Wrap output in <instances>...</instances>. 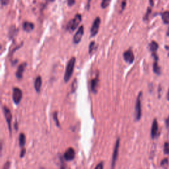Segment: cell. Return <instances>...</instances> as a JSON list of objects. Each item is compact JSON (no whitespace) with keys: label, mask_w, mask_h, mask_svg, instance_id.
Masks as SVG:
<instances>
[{"label":"cell","mask_w":169,"mask_h":169,"mask_svg":"<svg viewBox=\"0 0 169 169\" xmlns=\"http://www.w3.org/2000/svg\"><path fill=\"white\" fill-rule=\"evenodd\" d=\"M75 61H76V59L74 57H71V58L70 60V61H68L66 72H65V75H64V81L66 83H67L69 81H70V79H71V77L73 75L75 65Z\"/></svg>","instance_id":"cell-1"},{"label":"cell","mask_w":169,"mask_h":169,"mask_svg":"<svg viewBox=\"0 0 169 169\" xmlns=\"http://www.w3.org/2000/svg\"><path fill=\"white\" fill-rule=\"evenodd\" d=\"M81 20V15L77 14L74 19H71L70 21H69L67 25V29L70 30V31H74V30L78 28V26H79Z\"/></svg>","instance_id":"cell-2"},{"label":"cell","mask_w":169,"mask_h":169,"mask_svg":"<svg viewBox=\"0 0 169 169\" xmlns=\"http://www.w3.org/2000/svg\"><path fill=\"white\" fill-rule=\"evenodd\" d=\"M141 97H142V93L140 92L137 97L136 106H135V116H136V120L137 121L140 120L141 118Z\"/></svg>","instance_id":"cell-3"},{"label":"cell","mask_w":169,"mask_h":169,"mask_svg":"<svg viewBox=\"0 0 169 169\" xmlns=\"http://www.w3.org/2000/svg\"><path fill=\"white\" fill-rule=\"evenodd\" d=\"M120 138H118L116 142V144H115V147H114V149L113 151L112 163H111V169H114L115 166H116V161L118 159L119 147H120Z\"/></svg>","instance_id":"cell-4"},{"label":"cell","mask_w":169,"mask_h":169,"mask_svg":"<svg viewBox=\"0 0 169 169\" xmlns=\"http://www.w3.org/2000/svg\"><path fill=\"white\" fill-rule=\"evenodd\" d=\"M3 113H4V116L5 117L6 122L7 123V126H8L9 130V133H10V135H11V133H12V129H11V121H12V114H11L10 110L5 106L3 107Z\"/></svg>","instance_id":"cell-5"},{"label":"cell","mask_w":169,"mask_h":169,"mask_svg":"<svg viewBox=\"0 0 169 169\" xmlns=\"http://www.w3.org/2000/svg\"><path fill=\"white\" fill-rule=\"evenodd\" d=\"M22 98V92L18 87H15L13 92V100L15 105H19Z\"/></svg>","instance_id":"cell-6"},{"label":"cell","mask_w":169,"mask_h":169,"mask_svg":"<svg viewBox=\"0 0 169 169\" xmlns=\"http://www.w3.org/2000/svg\"><path fill=\"white\" fill-rule=\"evenodd\" d=\"M100 24H101V19L98 17L95 19L91 29V37H94L97 35L99 30Z\"/></svg>","instance_id":"cell-7"},{"label":"cell","mask_w":169,"mask_h":169,"mask_svg":"<svg viewBox=\"0 0 169 169\" xmlns=\"http://www.w3.org/2000/svg\"><path fill=\"white\" fill-rule=\"evenodd\" d=\"M84 34V27L83 26L81 25L78 29V31L75 33V34L74 36V39H73V42L74 44H79V42L81 40Z\"/></svg>","instance_id":"cell-8"},{"label":"cell","mask_w":169,"mask_h":169,"mask_svg":"<svg viewBox=\"0 0 169 169\" xmlns=\"http://www.w3.org/2000/svg\"><path fill=\"white\" fill-rule=\"evenodd\" d=\"M75 156V151L72 147L68 148L64 155V159L67 161H71L74 160Z\"/></svg>","instance_id":"cell-9"},{"label":"cell","mask_w":169,"mask_h":169,"mask_svg":"<svg viewBox=\"0 0 169 169\" xmlns=\"http://www.w3.org/2000/svg\"><path fill=\"white\" fill-rule=\"evenodd\" d=\"M124 58L127 63L132 64L135 60V56H134L133 52L132 50H128L124 53Z\"/></svg>","instance_id":"cell-10"},{"label":"cell","mask_w":169,"mask_h":169,"mask_svg":"<svg viewBox=\"0 0 169 169\" xmlns=\"http://www.w3.org/2000/svg\"><path fill=\"white\" fill-rule=\"evenodd\" d=\"M26 65H27L26 63L24 62L21 64L20 66L18 67L16 72V77L18 79H21L22 78V76H23V74L25 70V68L26 67Z\"/></svg>","instance_id":"cell-11"},{"label":"cell","mask_w":169,"mask_h":169,"mask_svg":"<svg viewBox=\"0 0 169 169\" xmlns=\"http://www.w3.org/2000/svg\"><path fill=\"white\" fill-rule=\"evenodd\" d=\"M98 83H99V79H98V75H97L96 76V78H94L93 79H92L91 81V89L94 93H97Z\"/></svg>","instance_id":"cell-12"},{"label":"cell","mask_w":169,"mask_h":169,"mask_svg":"<svg viewBox=\"0 0 169 169\" xmlns=\"http://www.w3.org/2000/svg\"><path fill=\"white\" fill-rule=\"evenodd\" d=\"M158 129H159L158 122H157V120H156V119H155L152 124L151 131V137L153 138V139H154V138L157 136V132H158Z\"/></svg>","instance_id":"cell-13"},{"label":"cell","mask_w":169,"mask_h":169,"mask_svg":"<svg viewBox=\"0 0 169 169\" xmlns=\"http://www.w3.org/2000/svg\"><path fill=\"white\" fill-rule=\"evenodd\" d=\"M22 27H23V29H24L25 31L27 32V33H30V32H31L32 30L34 29V25L33 23H32V22L26 21L23 23Z\"/></svg>","instance_id":"cell-14"},{"label":"cell","mask_w":169,"mask_h":169,"mask_svg":"<svg viewBox=\"0 0 169 169\" xmlns=\"http://www.w3.org/2000/svg\"><path fill=\"white\" fill-rule=\"evenodd\" d=\"M42 87V78L40 76H38L34 82V88L37 93H40Z\"/></svg>","instance_id":"cell-15"},{"label":"cell","mask_w":169,"mask_h":169,"mask_svg":"<svg viewBox=\"0 0 169 169\" xmlns=\"http://www.w3.org/2000/svg\"><path fill=\"white\" fill-rule=\"evenodd\" d=\"M158 48H159V45L155 41H152L150 43V44H149V49H150L151 52L153 53L157 52Z\"/></svg>","instance_id":"cell-16"},{"label":"cell","mask_w":169,"mask_h":169,"mask_svg":"<svg viewBox=\"0 0 169 169\" xmlns=\"http://www.w3.org/2000/svg\"><path fill=\"white\" fill-rule=\"evenodd\" d=\"M162 20L164 23L169 24V11H164L162 13Z\"/></svg>","instance_id":"cell-17"},{"label":"cell","mask_w":169,"mask_h":169,"mask_svg":"<svg viewBox=\"0 0 169 169\" xmlns=\"http://www.w3.org/2000/svg\"><path fill=\"white\" fill-rule=\"evenodd\" d=\"M26 143V137L23 133H21L19 136V145L21 147H23Z\"/></svg>","instance_id":"cell-18"},{"label":"cell","mask_w":169,"mask_h":169,"mask_svg":"<svg viewBox=\"0 0 169 169\" xmlns=\"http://www.w3.org/2000/svg\"><path fill=\"white\" fill-rule=\"evenodd\" d=\"M111 0H102V2H101V7L103 9L106 8L107 7H109V5H110Z\"/></svg>","instance_id":"cell-19"},{"label":"cell","mask_w":169,"mask_h":169,"mask_svg":"<svg viewBox=\"0 0 169 169\" xmlns=\"http://www.w3.org/2000/svg\"><path fill=\"white\" fill-rule=\"evenodd\" d=\"M53 120L55 121L57 127H60V122L58 120V116H57V112H54L53 114Z\"/></svg>","instance_id":"cell-20"},{"label":"cell","mask_w":169,"mask_h":169,"mask_svg":"<svg viewBox=\"0 0 169 169\" xmlns=\"http://www.w3.org/2000/svg\"><path fill=\"white\" fill-rule=\"evenodd\" d=\"M95 42L94 41L91 42V43L89 44V54H92L93 53L95 50Z\"/></svg>","instance_id":"cell-21"},{"label":"cell","mask_w":169,"mask_h":169,"mask_svg":"<svg viewBox=\"0 0 169 169\" xmlns=\"http://www.w3.org/2000/svg\"><path fill=\"white\" fill-rule=\"evenodd\" d=\"M161 167H162L164 169H167L168 166V159H164L162 161H161Z\"/></svg>","instance_id":"cell-22"},{"label":"cell","mask_w":169,"mask_h":169,"mask_svg":"<svg viewBox=\"0 0 169 169\" xmlns=\"http://www.w3.org/2000/svg\"><path fill=\"white\" fill-rule=\"evenodd\" d=\"M164 154L168 155L169 154V143L165 142L164 145Z\"/></svg>","instance_id":"cell-23"},{"label":"cell","mask_w":169,"mask_h":169,"mask_svg":"<svg viewBox=\"0 0 169 169\" xmlns=\"http://www.w3.org/2000/svg\"><path fill=\"white\" fill-rule=\"evenodd\" d=\"M151 13V7H149V8H147V13H146V14L145 15V17H144V19H143L144 20H147Z\"/></svg>","instance_id":"cell-24"},{"label":"cell","mask_w":169,"mask_h":169,"mask_svg":"<svg viewBox=\"0 0 169 169\" xmlns=\"http://www.w3.org/2000/svg\"><path fill=\"white\" fill-rule=\"evenodd\" d=\"M77 81H76V79L75 80V81H74V83H73L72 84V87H71V91H72V93H74V92L75 91L76 89H77Z\"/></svg>","instance_id":"cell-25"},{"label":"cell","mask_w":169,"mask_h":169,"mask_svg":"<svg viewBox=\"0 0 169 169\" xmlns=\"http://www.w3.org/2000/svg\"><path fill=\"white\" fill-rule=\"evenodd\" d=\"M103 168H104V163L103 162H101L97 165V167H96L95 169H103Z\"/></svg>","instance_id":"cell-26"},{"label":"cell","mask_w":169,"mask_h":169,"mask_svg":"<svg viewBox=\"0 0 169 169\" xmlns=\"http://www.w3.org/2000/svg\"><path fill=\"white\" fill-rule=\"evenodd\" d=\"M10 164H11V163L9 161H7V162L4 164V167H3V169H9Z\"/></svg>","instance_id":"cell-27"},{"label":"cell","mask_w":169,"mask_h":169,"mask_svg":"<svg viewBox=\"0 0 169 169\" xmlns=\"http://www.w3.org/2000/svg\"><path fill=\"white\" fill-rule=\"evenodd\" d=\"M25 153H26V149L25 148H22V151L21 152V154H20V157H21V158H22V157L25 156Z\"/></svg>","instance_id":"cell-28"},{"label":"cell","mask_w":169,"mask_h":169,"mask_svg":"<svg viewBox=\"0 0 169 169\" xmlns=\"http://www.w3.org/2000/svg\"><path fill=\"white\" fill-rule=\"evenodd\" d=\"M9 2V0H2V6H5L7 4H8V3Z\"/></svg>","instance_id":"cell-29"},{"label":"cell","mask_w":169,"mask_h":169,"mask_svg":"<svg viewBox=\"0 0 169 169\" xmlns=\"http://www.w3.org/2000/svg\"><path fill=\"white\" fill-rule=\"evenodd\" d=\"M75 3V0H68V5L69 6L74 5Z\"/></svg>","instance_id":"cell-30"},{"label":"cell","mask_w":169,"mask_h":169,"mask_svg":"<svg viewBox=\"0 0 169 169\" xmlns=\"http://www.w3.org/2000/svg\"><path fill=\"white\" fill-rule=\"evenodd\" d=\"M126 0H124L123 1L122 3V10L124 9L125 8V7H126Z\"/></svg>","instance_id":"cell-31"},{"label":"cell","mask_w":169,"mask_h":169,"mask_svg":"<svg viewBox=\"0 0 169 169\" xmlns=\"http://www.w3.org/2000/svg\"><path fill=\"white\" fill-rule=\"evenodd\" d=\"M91 0H88L87 1V9L89 10L90 8V4H91Z\"/></svg>","instance_id":"cell-32"},{"label":"cell","mask_w":169,"mask_h":169,"mask_svg":"<svg viewBox=\"0 0 169 169\" xmlns=\"http://www.w3.org/2000/svg\"><path fill=\"white\" fill-rule=\"evenodd\" d=\"M166 126L168 128H169V116L168 117V118L166 120Z\"/></svg>","instance_id":"cell-33"},{"label":"cell","mask_w":169,"mask_h":169,"mask_svg":"<svg viewBox=\"0 0 169 169\" xmlns=\"http://www.w3.org/2000/svg\"><path fill=\"white\" fill-rule=\"evenodd\" d=\"M60 169H66V167H65V165H64V164H63V163H61Z\"/></svg>","instance_id":"cell-34"},{"label":"cell","mask_w":169,"mask_h":169,"mask_svg":"<svg viewBox=\"0 0 169 169\" xmlns=\"http://www.w3.org/2000/svg\"><path fill=\"white\" fill-rule=\"evenodd\" d=\"M15 130H17V131L18 126H17V122H15Z\"/></svg>","instance_id":"cell-35"},{"label":"cell","mask_w":169,"mask_h":169,"mask_svg":"<svg viewBox=\"0 0 169 169\" xmlns=\"http://www.w3.org/2000/svg\"><path fill=\"white\" fill-rule=\"evenodd\" d=\"M167 99L169 101V90L168 91V93H167Z\"/></svg>","instance_id":"cell-36"},{"label":"cell","mask_w":169,"mask_h":169,"mask_svg":"<svg viewBox=\"0 0 169 169\" xmlns=\"http://www.w3.org/2000/svg\"><path fill=\"white\" fill-rule=\"evenodd\" d=\"M47 1L48 2H54L55 0H47Z\"/></svg>","instance_id":"cell-37"}]
</instances>
